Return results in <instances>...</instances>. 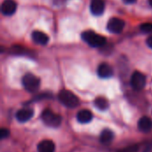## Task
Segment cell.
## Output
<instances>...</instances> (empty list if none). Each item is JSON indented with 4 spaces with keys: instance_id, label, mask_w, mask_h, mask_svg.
Masks as SVG:
<instances>
[{
    "instance_id": "cell-17",
    "label": "cell",
    "mask_w": 152,
    "mask_h": 152,
    "mask_svg": "<svg viewBox=\"0 0 152 152\" xmlns=\"http://www.w3.org/2000/svg\"><path fill=\"white\" fill-rule=\"evenodd\" d=\"M141 29L144 32H151L152 23H144L141 26Z\"/></svg>"
},
{
    "instance_id": "cell-13",
    "label": "cell",
    "mask_w": 152,
    "mask_h": 152,
    "mask_svg": "<svg viewBox=\"0 0 152 152\" xmlns=\"http://www.w3.org/2000/svg\"><path fill=\"white\" fill-rule=\"evenodd\" d=\"M55 145L50 140H44L37 145V152H54Z\"/></svg>"
},
{
    "instance_id": "cell-10",
    "label": "cell",
    "mask_w": 152,
    "mask_h": 152,
    "mask_svg": "<svg viewBox=\"0 0 152 152\" xmlns=\"http://www.w3.org/2000/svg\"><path fill=\"white\" fill-rule=\"evenodd\" d=\"M97 73L102 78H109L113 76V69L108 63H102L98 67Z\"/></svg>"
},
{
    "instance_id": "cell-21",
    "label": "cell",
    "mask_w": 152,
    "mask_h": 152,
    "mask_svg": "<svg viewBox=\"0 0 152 152\" xmlns=\"http://www.w3.org/2000/svg\"><path fill=\"white\" fill-rule=\"evenodd\" d=\"M126 4H134L136 2V0H123Z\"/></svg>"
},
{
    "instance_id": "cell-8",
    "label": "cell",
    "mask_w": 152,
    "mask_h": 152,
    "mask_svg": "<svg viewBox=\"0 0 152 152\" xmlns=\"http://www.w3.org/2000/svg\"><path fill=\"white\" fill-rule=\"evenodd\" d=\"M34 115V111L32 109H29V108H25V109H21V110H19L17 112H16V119L20 122V123H24V122H27L28 120H30L32 118Z\"/></svg>"
},
{
    "instance_id": "cell-9",
    "label": "cell",
    "mask_w": 152,
    "mask_h": 152,
    "mask_svg": "<svg viewBox=\"0 0 152 152\" xmlns=\"http://www.w3.org/2000/svg\"><path fill=\"white\" fill-rule=\"evenodd\" d=\"M90 10L94 15H101L105 10V3L103 0H91Z\"/></svg>"
},
{
    "instance_id": "cell-15",
    "label": "cell",
    "mask_w": 152,
    "mask_h": 152,
    "mask_svg": "<svg viewBox=\"0 0 152 152\" xmlns=\"http://www.w3.org/2000/svg\"><path fill=\"white\" fill-rule=\"evenodd\" d=\"M113 139H114V134L110 129H104L100 135V141L103 144H108L111 142Z\"/></svg>"
},
{
    "instance_id": "cell-12",
    "label": "cell",
    "mask_w": 152,
    "mask_h": 152,
    "mask_svg": "<svg viewBox=\"0 0 152 152\" xmlns=\"http://www.w3.org/2000/svg\"><path fill=\"white\" fill-rule=\"evenodd\" d=\"M32 39L36 44L41 45H46L49 41L48 36L46 34H45L44 32L39 31V30H36L32 33Z\"/></svg>"
},
{
    "instance_id": "cell-11",
    "label": "cell",
    "mask_w": 152,
    "mask_h": 152,
    "mask_svg": "<svg viewBox=\"0 0 152 152\" xmlns=\"http://www.w3.org/2000/svg\"><path fill=\"white\" fill-rule=\"evenodd\" d=\"M138 128L142 133H149L152 129V119L149 117H142L138 122Z\"/></svg>"
},
{
    "instance_id": "cell-4",
    "label": "cell",
    "mask_w": 152,
    "mask_h": 152,
    "mask_svg": "<svg viewBox=\"0 0 152 152\" xmlns=\"http://www.w3.org/2000/svg\"><path fill=\"white\" fill-rule=\"evenodd\" d=\"M22 85L28 92L36 93L40 86V79L31 73H27L22 77Z\"/></svg>"
},
{
    "instance_id": "cell-1",
    "label": "cell",
    "mask_w": 152,
    "mask_h": 152,
    "mask_svg": "<svg viewBox=\"0 0 152 152\" xmlns=\"http://www.w3.org/2000/svg\"><path fill=\"white\" fill-rule=\"evenodd\" d=\"M81 37H82V39L85 42H86L89 45H91L93 47H102L107 42L106 38L103 36L96 34L93 30L84 31L82 33Z\"/></svg>"
},
{
    "instance_id": "cell-3",
    "label": "cell",
    "mask_w": 152,
    "mask_h": 152,
    "mask_svg": "<svg viewBox=\"0 0 152 152\" xmlns=\"http://www.w3.org/2000/svg\"><path fill=\"white\" fill-rule=\"evenodd\" d=\"M41 118L43 120V122L50 127H58L60 126V125L61 124L62 118L61 116L59 114L54 113L53 111H52L51 110L46 109L45 110L43 111L42 115H41Z\"/></svg>"
},
{
    "instance_id": "cell-6",
    "label": "cell",
    "mask_w": 152,
    "mask_h": 152,
    "mask_svg": "<svg viewBox=\"0 0 152 152\" xmlns=\"http://www.w3.org/2000/svg\"><path fill=\"white\" fill-rule=\"evenodd\" d=\"M125 28V21L119 18H111L108 24H107V29L110 32V33H114V34H119L123 31Z\"/></svg>"
},
{
    "instance_id": "cell-5",
    "label": "cell",
    "mask_w": 152,
    "mask_h": 152,
    "mask_svg": "<svg viewBox=\"0 0 152 152\" xmlns=\"http://www.w3.org/2000/svg\"><path fill=\"white\" fill-rule=\"evenodd\" d=\"M131 86L135 90V91H141L145 87L146 85V77L139 72V71H135L134 72V74L131 77Z\"/></svg>"
},
{
    "instance_id": "cell-18",
    "label": "cell",
    "mask_w": 152,
    "mask_h": 152,
    "mask_svg": "<svg viewBox=\"0 0 152 152\" xmlns=\"http://www.w3.org/2000/svg\"><path fill=\"white\" fill-rule=\"evenodd\" d=\"M9 135H10V131L8 129H6V128H2L1 129V131H0V137H1L2 140L7 138Z\"/></svg>"
},
{
    "instance_id": "cell-22",
    "label": "cell",
    "mask_w": 152,
    "mask_h": 152,
    "mask_svg": "<svg viewBox=\"0 0 152 152\" xmlns=\"http://www.w3.org/2000/svg\"><path fill=\"white\" fill-rule=\"evenodd\" d=\"M149 2H150V4L152 6V0H149Z\"/></svg>"
},
{
    "instance_id": "cell-20",
    "label": "cell",
    "mask_w": 152,
    "mask_h": 152,
    "mask_svg": "<svg viewBox=\"0 0 152 152\" xmlns=\"http://www.w3.org/2000/svg\"><path fill=\"white\" fill-rule=\"evenodd\" d=\"M147 45H148V46L149 47H151L152 49V36H151V37H149L148 38H147Z\"/></svg>"
},
{
    "instance_id": "cell-2",
    "label": "cell",
    "mask_w": 152,
    "mask_h": 152,
    "mask_svg": "<svg viewBox=\"0 0 152 152\" xmlns=\"http://www.w3.org/2000/svg\"><path fill=\"white\" fill-rule=\"evenodd\" d=\"M58 99L67 108H76L79 104L78 98L69 90H61L58 94Z\"/></svg>"
},
{
    "instance_id": "cell-14",
    "label": "cell",
    "mask_w": 152,
    "mask_h": 152,
    "mask_svg": "<svg viewBox=\"0 0 152 152\" xmlns=\"http://www.w3.org/2000/svg\"><path fill=\"white\" fill-rule=\"evenodd\" d=\"M77 121L81 124H87L93 119V113L88 110H81L77 115Z\"/></svg>"
},
{
    "instance_id": "cell-7",
    "label": "cell",
    "mask_w": 152,
    "mask_h": 152,
    "mask_svg": "<svg viewBox=\"0 0 152 152\" xmlns=\"http://www.w3.org/2000/svg\"><path fill=\"white\" fill-rule=\"evenodd\" d=\"M17 9V4L14 0H4L1 4V12L4 15H12Z\"/></svg>"
},
{
    "instance_id": "cell-16",
    "label": "cell",
    "mask_w": 152,
    "mask_h": 152,
    "mask_svg": "<svg viewBox=\"0 0 152 152\" xmlns=\"http://www.w3.org/2000/svg\"><path fill=\"white\" fill-rule=\"evenodd\" d=\"M94 106L101 110H105L109 108V102L104 97H97L94 100Z\"/></svg>"
},
{
    "instance_id": "cell-19",
    "label": "cell",
    "mask_w": 152,
    "mask_h": 152,
    "mask_svg": "<svg viewBox=\"0 0 152 152\" xmlns=\"http://www.w3.org/2000/svg\"><path fill=\"white\" fill-rule=\"evenodd\" d=\"M137 151H138V146L133 145V146H129L126 149H123L118 152H137Z\"/></svg>"
}]
</instances>
